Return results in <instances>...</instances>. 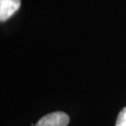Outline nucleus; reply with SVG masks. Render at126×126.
<instances>
[{
  "mask_svg": "<svg viewBox=\"0 0 126 126\" xmlns=\"http://www.w3.org/2000/svg\"><path fill=\"white\" fill-rule=\"evenodd\" d=\"M115 126H126V107L122 108L119 113Z\"/></svg>",
  "mask_w": 126,
  "mask_h": 126,
  "instance_id": "3",
  "label": "nucleus"
},
{
  "mask_svg": "<svg viewBox=\"0 0 126 126\" xmlns=\"http://www.w3.org/2000/svg\"><path fill=\"white\" fill-rule=\"evenodd\" d=\"M68 123L69 117L67 114L56 111L42 117L35 126H67Z\"/></svg>",
  "mask_w": 126,
  "mask_h": 126,
  "instance_id": "1",
  "label": "nucleus"
},
{
  "mask_svg": "<svg viewBox=\"0 0 126 126\" xmlns=\"http://www.w3.org/2000/svg\"><path fill=\"white\" fill-rule=\"evenodd\" d=\"M21 6V0H0V20L5 22L13 15Z\"/></svg>",
  "mask_w": 126,
  "mask_h": 126,
  "instance_id": "2",
  "label": "nucleus"
}]
</instances>
